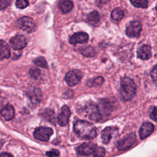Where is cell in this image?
Masks as SVG:
<instances>
[{
  "instance_id": "6da1fadb",
  "label": "cell",
  "mask_w": 157,
  "mask_h": 157,
  "mask_svg": "<svg viewBox=\"0 0 157 157\" xmlns=\"http://www.w3.org/2000/svg\"><path fill=\"white\" fill-rule=\"evenodd\" d=\"M74 130L82 139L91 140L96 136V130L93 124L84 120L75 121L74 124Z\"/></svg>"
},
{
  "instance_id": "7a4b0ae2",
  "label": "cell",
  "mask_w": 157,
  "mask_h": 157,
  "mask_svg": "<svg viewBox=\"0 0 157 157\" xmlns=\"http://www.w3.org/2000/svg\"><path fill=\"white\" fill-rule=\"evenodd\" d=\"M136 86L134 82L128 77H124L120 81V93L124 101L132 99L136 94Z\"/></svg>"
},
{
  "instance_id": "3957f363",
  "label": "cell",
  "mask_w": 157,
  "mask_h": 157,
  "mask_svg": "<svg viewBox=\"0 0 157 157\" xmlns=\"http://www.w3.org/2000/svg\"><path fill=\"white\" fill-rule=\"evenodd\" d=\"M86 116L91 121H99L101 118V115L98 105L93 102L86 103L84 108Z\"/></svg>"
},
{
  "instance_id": "277c9868",
  "label": "cell",
  "mask_w": 157,
  "mask_h": 157,
  "mask_svg": "<svg viewBox=\"0 0 157 157\" xmlns=\"http://www.w3.org/2000/svg\"><path fill=\"white\" fill-rule=\"evenodd\" d=\"M18 27L26 33H32L35 31L36 25L33 18L28 17H23L18 20Z\"/></svg>"
},
{
  "instance_id": "5b68a950",
  "label": "cell",
  "mask_w": 157,
  "mask_h": 157,
  "mask_svg": "<svg viewBox=\"0 0 157 157\" xmlns=\"http://www.w3.org/2000/svg\"><path fill=\"white\" fill-rule=\"evenodd\" d=\"M53 129L48 127H38L34 132V136L37 140L47 142L49 140L50 137L53 134Z\"/></svg>"
},
{
  "instance_id": "8992f818",
  "label": "cell",
  "mask_w": 157,
  "mask_h": 157,
  "mask_svg": "<svg viewBox=\"0 0 157 157\" xmlns=\"http://www.w3.org/2000/svg\"><path fill=\"white\" fill-rule=\"evenodd\" d=\"M82 78V73L78 70H72L68 72L65 76V80L66 83L70 86H73L78 84Z\"/></svg>"
},
{
  "instance_id": "52a82bcc",
  "label": "cell",
  "mask_w": 157,
  "mask_h": 157,
  "mask_svg": "<svg viewBox=\"0 0 157 157\" xmlns=\"http://www.w3.org/2000/svg\"><path fill=\"white\" fill-rule=\"evenodd\" d=\"M141 29V23L138 21H132L128 25L126 33L130 37H137L140 35Z\"/></svg>"
},
{
  "instance_id": "ba28073f",
  "label": "cell",
  "mask_w": 157,
  "mask_h": 157,
  "mask_svg": "<svg viewBox=\"0 0 157 157\" xmlns=\"http://www.w3.org/2000/svg\"><path fill=\"white\" fill-rule=\"evenodd\" d=\"M97 146L93 143H84L77 149L78 154L83 156H93Z\"/></svg>"
},
{
  "instance_id": "9c48e42d",
  "label": "cell",
  "mask_w": 157,
  "mask_h": 157,
  "mask_svg": "<svg viewBox=\"0 0 157 157\" xmlns=\"http://www.w3.org/2000/svg\"><path fill=\"white\" fill-rule=\"evenodd\" d=\"M136 140V136L134 133L128 134L117 144V148L119 150H124L129 148L134 144Z\"/></svg>"
},
{
  "instance_id": "30bf717a",
  "label": "cell",
  "mask_w": 157,
  "mask_h": 157,
  "mask_svg": "<svg viewBox=\"0 0 157 157\" xmlns=\"http://www.w3.org/2000/svg\"><path fill=\"white\" fill-rule=\"evenodd\" d=\"M71 111L69 107L66 105H63L61 107V112L58 117V123L59 124V125L61 126H66L68 123Z\"/></svg>"
},
{
  "instance_id": "8fae6325",
  "label": "cell",
  "mask_w": 157,
  "mask_h": 157,
  "mask_svg": "<svg viewBox=\"0 0 157 157\" xmlns=\"http://www.w3.org/2000/svg\"><path fill=\"white\" fill-rule=\"evenodd\" d=\"M10 45L14 50H21L26 45V40L24 36L17 35L10 39Z\"/></svg>"
},
{
  "instance_id": "7c38bea8",
  "label": "cell",
  "mask_w": 157,
  "mask_h": 157,
  "mask_svg": "<svg viewBox=\"0 0 157 157\" xmlns=\"http://www.w3.org/2000/svg\"><path fill=\"white\" fill-rule=\"evenodd\" d=\"M118 132V129L116 127L109 126L105 128L101 132V140L105 144H107L110 141L113 136L115 135Z\"/></svg>"
},
{
  "instance_id": "4fadbf2b",
  "label": "cell",
  "mask_w": 157,
  "mask_h": 157,
  "mask_svg": "<svg viewBox=\"0 0 157 157\" xmlns=\"http://www.w3.org/2000/svg\"><path fill=\"white\" fill-rule=\"evenodd\" d=\"M88 35L84 32H78L74 34L69 39V43L71 44H85L88 42Z\"/></svg>"
},
{
  "instance_id": "5bb4252c",
  "label": "cell",
  "mask_w": 157,
  "mask_h": 157,
  "mask_svg": "<svg viewBox=\"0 0 157 157\" xmlns=\"http://www.w3.org/2000/svg\"><path fill=\"white\" fill-rule=\"evenodd\" d=\"M154 126L150 122L144 123L139 129V136L141 139H144L149 136L153 131Z\"/></svg>"
},
{
  "instance_id": "9a60e30c",
  "label": "cell",
  "mask_w": 157,
  "mask_h": 157,
  "mask_svg": "<svg viewBox=\"0 0 157 157\" xmlns=\"http://www.w3.org/2000/svg\"><path fill=\"white\" fill-rule=\"evenodd\" d=\"M137 57L142 59H148L151 56V47L148 45H144L140 47L137 50Z\"/></svg>"
},
{
  "instance_id": "2e32d148",
  "label": "cell",
  "mask_w": 157,
  "mask_h": 157,
  "mask_svg": "<svg viewBox=\"0 0 157 157\" xmlns=\"http://www.w3.org/2000/svg\"><path fill=\"white\" fill-rule=\"evenodd\" d=\"M1 115L6 120H10L15 115V110L11 105L7 104L1 110Z\"/></svg>"
},
{
  "instance_id": "e0dca14e",
  "label": "cell",
  "mask_w": 157,
  "mask_h": 157,
  "mask_svg": "<svg viewBox=\"0 0 157 157\" xmlns=\"http://www.w3.org/2000/svg\"><path fill=\"white\" fill-rule=\"evenodd\" d=\"M10 55V48L3 40L0 41V59H3L5 58H9Z\"/></svg>"
},
{
  "instance_id": "ac0fdd59",
  "label": "cell",
  "mask_w": 157,
  "mask_h": 157,
  "mask_svg": "<svg viewBox=\"0 0 157 157\" xmlns=\"http://www.w3.org/2000/svg\"><path fill=\"white\" fill-rule=\"evenodd\" d=\"M58 7L63 13H67L72 9L73 3L69 0H63L59 3Z\"/></svg>"
},
{
  "instance_id": "d6986e66",
  "label": "cell",
  "mask_w": 157,
  "mask_h": 157,
  "mask_svg": "<svg viewBox=\"0 0 157 157\" xmlns=\"http://www.w3.org/2000/svg\"><path fill=\"white\" fill-rule=\"evenodd\" d=\"M100 20V15L98 11L94 10L87 15V21L91 25H96Z\"/></svg>"
},
{
  "instance_id": "ffe728a7",
  "label": "cell",
  "mask_w": 157,
  "mask_h": 157,
  "mask_svg": "<svg viewBox=\"0 0 157 157\" xmlns=\"http://www.w3.org/2000/svg\"><path fill=\"white\" fill-rule=\"evenodd\" d=\"M124 17V12L123 10L119 7L113 9L111 13V17L114 20H120Z\"/></svg>"
},
{
  "instance_id": "44dd1931",
  "label": "cell",
  "mask_w": 157,
  "mask_h": 157,
  "mask_svg": "<svg viewBox=\"0 0 157 157\" xmlns=\"http://www.w3.org/2000/svg\"><path fill=\"white\" fill-rule=\"evenodd\" d=\"M43 115L44 118L48 120V121L54 123L55 121V112L53 110L50 109H47L44 110L43 113Z\"/></svg>"
},
{
  "instance_id": "7402d4cb",
  "label": "cell",
  "mask_w": 157,
  "mask_h": 157,
  "mask_svg": "<svg viewBox=\"0 0 157 157\" xmlns=\"http://www.w3.org/2000/svg\"><path fill=\"white\" fill-rule=\"evenodd\" d=\"M80 52L83 55L88 57L93 56L95 55V50L94 48L91 46L83 47L81 48Z\"/></svg>"
},
{
  "instance_id": "603a6c76",
  "label": "cell",
  "mask_w": 157,
  "mask_h": 157,
  "mask_svg": "<svg viewBox=\"0 0 157 157\" xmlns=\"http://www.w3.org/2000/svg\"><path fill=\"white\" fill-rule=\"evenodd\" d=\"M33 62L36 65H37L39 67H41L42 68L47 69L48 67L45 59L42 56H39V57L36 58V59H34Z\"/></svg>"
},
{
  "instance_id": "cb8c5ba5",
  "label": "cell",
  "mask_w": 157,
  "mask_h": 157,
  "mask_svg": "<svg viewBox=\"0 0 157 157\" xmlns=\"http://www.w3.org/2000/svg\"><path fill=\"white\" fill-rule=\"evenodd\" d=\"M131 4L138 8H147L148 6L147 0H130Z\"/></svg>"
},
{
  "instance_id": "d4e9b609",
  "label": "cell",
  "mask_w": 157,
  "mask_h": 157,
  "mask_svg": "<svg viewBox=\"0 0 157 157\" xmlns=\"http://www.w3.org/2000/svg\"><path fill=\"white\" fill-rule=\"evenodd\" d=\"M29 97H30L31 101L34 102H37L40 101V99L41 98V92L40 90L37 89H34L33 92H31L30 94L29 95Z\"/></svg>"
},
{
  "instance_id": "484cf974",
  "label": "cell",
  "mask_w": 157,
  "mask_h": 157,
  "mask_svg": "<svg viewBox=\"0 0 157 157\" xmlns=\"http://www.w3.org/2000/svg\"><path fill=\"white\" fill-rule=\"evenodd\" d=\"M104 78L102 77H97L96 78H94L93 80H90L88 81V85L89 86H98V85H100L101 84H102L104 82Z\"/></svg>"
},
{
  "instance_id": "4316f807",
  "label": "cell",
  "mask_w": 157,
  "mask_h": 157,
  "mask_svg": "<svg viewBox=\"0 0 157 157\" xmlns=\"http://www.w3.org/2000/svg\"><path fill=\"white\" fill-rule=\"evenodd\" d=\"M29 73L30 76L34 79H38V78H40V77L42 75L41 71L36 67H32L29 70Z\"/></svg>"
},
{
  "instance_id": "83f0119b",
  "label": "cell",
  "mask_w": 157,
  "mask_h": 157,
  "mask_svg": "<svg viewBox=\"0 0 157 157\" xmlns=\"http://www.w3.org/2000/svg\"><path fill=\"white\" fill-rule=\"evenodd\" d=\"M16 7L19 9H25L29 5L28 0H17L15 2Z\"/></svg>"
},
{
  "instance_id": "f1b7e54d",
  "label": "cell",
  "mask_w": 157,
  "mask_h": 157,
  "mask_svg": "<svg viewBox=\"0 0 157 157\" xmlns=\"http://www.w3.org/2000/svg\"><path fill=\"white\" fill-rule=\"evenodd\" d=\"M105 155V150L102 147H97L94 153V156H103Z\"/></svg>"
},
{
  "instance_id": "f546056e",
  "label": "cell",
  "mask_w": 157,
  "mask_h": 157,
  "mask_svg": "<svg viewBox=\"0 0 157 157\" xmlns=\"http://www.w3.org/2000/svg\"><path fill=\"white\" fill-rule=\"evenodd\" d=\"M150 75L153 82L157 86V65L155 66L151 71Z\"/></svg>"
},
{
  "instance_id": "4dcf8cb0",
  "label": "cell",
  "mask_w": 157,
  "mask_h": 157,
  "mask_svg": "<svg viewBox=\"0 0 157 157\" xmlns=\"http://www.w3.org/2000/svg\"><path fill=\"white\" fill-rule=\"evenodd\" d=\"M11 0H0V10L6 9L10 3Z\"/></svg>"
},
{
  "instance_id": "1f68e13d",
  "label": "cell",
  "mask_w": 157,
  "mask_h": 157,
  "mask_svg": "<svg viewBox=\"0 0 157 157\" xmlns=\"http://www.w3.org/2000/svg\"><path fill=\"white\" fill-rule=\"evenodd\" d=\"M150 115V118L153 120L157 121V107H155L153 108Z\"/></svg>"
},
{
  "instance_id": "d6a6232c",
  "label": "cell",
  "mask_w": 157,
  "mask_h": 157,
  "mask_svg": "<svg viewBox=\"0 0 157 157\" xmlns=\"http://www.w3.org/2000/svg\"><path fill=\"white\" fill-rule=\"evenodd\" d=\"M46 155L48 156L53 157V156H58L59 155V152L57 150H52L49 151H47Z\"/></svg>"
},
{
  "instance_id": "836d02e7",
  "label": "cell",
  "mask_w": 157,
  "mask_h": 157,
  "mask_svg": "<svg viewBox=\"0 0 157 157\" xmlns=\"http://www.w3.org/2000/svg\"><path fill=\"white\" fill-rule=\"evenodd\" d=\"M109 1V0H96L97 4L99 5H102L104 4L107 3Z\"/></svg>"
},
{
  "instance_id": "e575fe53",
  "label": "cell",
  "mask_w": 157,
  "mask_h": 157,
  "mask_svg": "<svg viewBox=\"0 0 157 157\" xmlns=\"http://www.w3.org/2000/svg\"><path fill=\"white\" fill-rule=\"evenodd\" d=\"M7 156H12V155L8 153H2L0 154V157H7Z\"/></svg>"
},
{
  "instance_id": "d590c367",
  "label": "cell",
  "mask_w": 157,
  "mask_h": 157,
  "mask_svg": "<svg viewBox=\"0 0 157 157\" xmlns=\"http://www.w3.org/2000/svg\"><path fill=\"white\" fill-rule=\"evenodd\" d=\"M156 10H157V6H156Z\"/></svg>"
}]
</instances>
